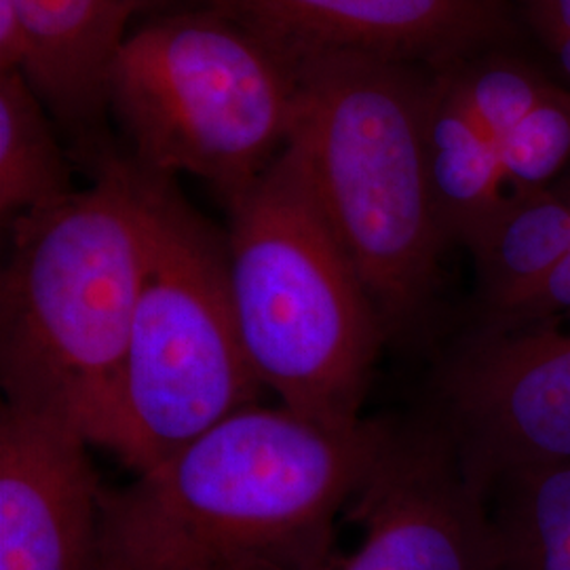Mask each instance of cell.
Returning <instances> with one entry per match:
<instances>
[{"mask_svg": "<svg viewBox=\"0 0 570 570\" xmlns=\"http://www.w3.org/2000/svg\"><path fill=\"white\" fill-rule=\"evenodd\" d=\"M387 431L244 407L104 490L96 570H330L336 522Z\"/></svg>", "mask_w": 570, "mask_h": 570, "instance_id": "6da1fadb", "label": "cell"}, {"mask_svg": "<svg viewBox=\"0 0 570 570\" xmlns=\"http://www.w3.org/2000/svg\"><path fill=\"white\" fill-rule=\"evenodd\" d=\"M94 183L9 225L0 275L4 402L60 416L102 446L148 258L146 174L104 144Z\"/></svg>", "mask_w": 570, "mask_h": 570, "instance_id": "7a4b0ae2", "label": "cell"}, {"mask_svg": "<svg viewBox=\"0 0 570 570\" xmlns=\"http://www.w3.org/2000/svg\"><path fill=\"white\" fill-rule=\"evenodd\" d=\"M294 66L287 148L366 285L387 341H410L428 326L449 247L425 167L431 70L353 49L296 56Z\"/></svg>", "mask_w": 570, "mask_h": 570, "instance_id": "3957f363", "label": "cell"}, {"mask_svg": "<svg viewBox=\"0 0 570 570\" xmlns=\"http://www.w3.org/2000/svg\"><path fill=\"white\" fill-rule=\"evenodd\" d=\"M226 209L230 298L256 379L315 423L364 421L387 334L296 155L285 146Z\"/></svg>", "mask_w": 570, "mask_h": 570, "instance_id": "277c9868", "label": "cell"}, {"mask_svg": "<svg viewBox=\"0 0 570 570\" xmlns=\"http://www.w3.org/2000/svg\"><path fill=\"white\" fill-rule=\"evenodd\" d=\"M294 58L205 9L146 16L106 72L112 110L144 169L195 176L228 204L285 150L296 117Z\"/></svg>", "mask_w": 570, "mask_h": 570, "instance_id": "5b68a950", "label": "cell"}, {"mask_svg": "<svg viewBox=\"0 0 570 570\" xmlns=\"http://www.w3.org/2000/svg\"><path fill=\"white\" fill-rule=\"evenodd\" d=\"M144 174L148 258L102 440L136 473L256 406L263 391L233 311L226 233L186 202L176 178Z\"/></svg>", "mask_w": 570, "mask_h": 570, "instance_id": "8992f818", "label": "cell"}, {"mask_svg": "<svg viewBox=\"0 0 570 570\" xmlns=\"http://www.w3.org/2000/svg\"><path fill=\"white\" fill-rule=\"evenodd\" d=\"M435 389L433 416L487 497L513 469L570 463V330L475 322Z\"/></svg>", "mask_w": 570, "mask_h": 570, "instance_id": "52a82bcc", "label": "cell"}, {"mask_svg": "<svg viewBox=\"0 0 570 570\" xmlns=\"http://www.w3.org/2000/svg\"><path fill=\"white\" fill-rule=\"evenodd\" d=\"M345 520L360 543L330 570H505L489 497L435 416L389 423Z\"/></svg>", "mask_w": 570, "mask_h": 570, "instance_id": "ba28073f", "label": "cell"}, {"mask_svg": "<svg viewBox=\"0 0 570 570\" xmlns=\"http://www.w3.org/2000/svg\"><path fill=\"white\" fill-rule=\"evenodd\" d=\"M131 7L136 18L214 11L289 58L353 49L429 70L515 47L524 26L511 0H131Z\"/></svg>", "mask_w": 570, "mask_h": 570, "instance_id": "9c48e42d", "label": "cell"}, {"mask_svg": "<svg viewBox=\"0 0 570 570\" xmlns=\"http://www.w3.org/2000/svg\"><path fill=\"white\" fill-rule=\"evenodd\" d=\"M89 440L60 416L0 410V570H96L104 487Z\"/></svg>", "mask_w": 570, "mask_h": 570, "instance_id": "30bf717a", "label": "cell"}, {"mask_svg": "<svg viewBox=\"0 0 570 570\" xmlns=\"http://www.w3.org/2000/svg\"><path fill=\"white\" fill-rule=\"evenodd\" d=\"M26 61L21 75L51 117L79 136L82 157L104 142L106 72L136 18L131 0H18Z\"/></svg>", "mask_w": 570, "mask_h": 570, "instance_id": "8fae6325", "label": "cell"}, {"mask_svg": "<svg viewBox=\"0 0 570 570\" xmlns=\"http://www.w3.org/2000/svg\"><path fill=\"white\" fill-rule=\"evenodd\" d=\"M425 167L435 216L449 245H465L510 193L501 144L475 117L452 68L429 72Z\"/></svg>", "mask_w": 570, "mask_h": 570, "instance_id": "7c38bea8", "label": "cell"}, {"mask_svg": "<svg viewBox=\"0 0 570 570\" xmlns=\"http://www.w3.org/2000/svg\"><path fill=\"white\" fill-rule=\"evenodd\" d=\"M478 279V322L508 317L570 252V207L550 186L510 188L465 245Z\"/></svg>", "mask_w": 570, "mask_h": 570, "instance_id": "4fadbf2b", "label": "cell"}, {"mask_svg": "<svg viewBox=\"0 0 570 570\" xmlns=\"http://www.w3.org/2000/svg\"><path fill=\"white\" fill-rule=\"evenodd\" d=\"M49 108L21 72L0 75V216L4 226L77 188Z\"/></svg>", "mask_w": 570, "mask_h": 570, "instance_id": "5bb4252c", "label": "cell"}, {"mask_svg": "<svg viewBox=\"0 0 570 570\" xmlns=\"http://www.w3.org/2000/svg\"><path fill=\"white\" fill-rule=\"evenodd\" d=\"M489 501L505 570H570V463L513 469Z\"/></svg>", "mask_w": 570, "mask_h": 570, "instance_id": "9a60e30c", "label": "cell"}, {"mask_svg": "<svg viewBox=\"0 0 570 570\" xmlns=\"http://www.w3.org/2000/svg\"><path fill=\"white\" fill-rule=\"evenodd\" d=\"M450 68L471 110L499 144L553 87L541 68L515 53V47L492 49Z\"/></svg>", "mask_w": 570, "mask_h": 570, "instance_id": "2e32d148", "label": "cell"}, {"mask_svg": "<svg viewBox=\"0 0 570 570\" xmlns=\"http://www.w3.org/2000/svg\"><path fill=\"white\" fill-rule=\"evenodd\" d=\"M510 188L556 183L570 167V87L553 82L501 142Z\"/></svg>", "mask_w": 570, "mask_h": 570, "instance_id": "e0dca14e", "label": "cell"}, {"mask_svg": "<svg viewBox=\"0 0 570 570\" xmlns=\"http://www.w3.org/2000/svg\"><path fill=\"white\" fill-rule=\"evenodd\" d=\"M562 315H570V252L562 263L551 271L550 277L534 289L527 303L497 322H480L492 326H527L553 322Z\"/></svg>", "mask_w": 570, "mask_h": 570, "instance_id": "ac0fdd59", "label": "cell"}, {"mask_svg": "<svg viewBox=\"0 0 570 570\" xmlns=\"http://www.w3.org/2000/svg\"><path fill=\"white\" fill-rule=\"evenodd\" d=\"M553 186L560 190V195L567 199V204H569L570 207V167L553 183Z\"/></svg>", "mask_w": 570, "mask_h": 570, "instance_id": "d6986e66", "label": "cell"}]
</instances>
